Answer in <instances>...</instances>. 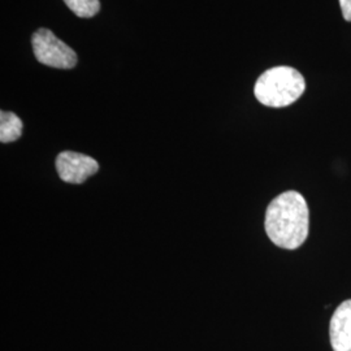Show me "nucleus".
Segmentation results:
<instances>
[{"mask_svg":"<svg viewBox=\"0 0 351 351\" xmlns=\"http://www.w3.org/2000/svg\"><path fill=\"white\" fill-rule=\"evenodd\" d=\"M265 232L281 249L295 250L308 237L310 211L306 199L298 191L280 194L269 203L265 213Z\"/></svg>","mask_w":351,"mask_h":351,"instance_id":"f257e3e1","label":"nucleus"},{"mask_svg":"<svg viewBox=\"0 0 351 351\" xmlns=\"http://www.w3.org/2000/svg\"><path fill=\"white\" fill-rule=\"evenodd\" d=\"M303 75L291 66H275L265 71L255 84L256 99L267 107L281 108L298 101L304 93Z\"/></svg>","mask_w":351,"mask_h":351,"instance_id":"f03ea898","label":"nucleus"},{"mask_svg":"<svg viewBox=\"0 0 351 351\" xmlns=\"http://www.w3.org/2000/svg\"><path fill=\"white\" fill-rule=\"evenodd\" d=\"M33 51L38 62L58 69H71L77 64V55L49 29H39L33 34Z\"/></svg>","mask_w":351,"mask_h":351,"instance_id":"7ed1b4c3","label":"nucleus"},{"mask_svg":"<svg viewBox=\"0 0 351 351\" xmlns=\"http://www.w3.org/2000/svg\"><path fill=\"white\" fill-rule=\"evenodd\" d=\"M56 171L64 182L82 184L99 171V164L88 155L63 151L56 158Z\"/></svg>","mask_w":351,"mask_h":351,"instance_id":"20e7f679","label":"nucleus"},{"mask_svg":"<svg viewBox=\"0 0 351 351\" xmlns=\"http://www.w3.org/2000/svg\"><path fill=\"white\" fill-rule=\"evenodd\" d=\"M330 343L335 351H351V300L336 308L329 326Z\"/></svg>","mask_w":351,"mask_h":351,"instance_id":"39448f33","label":"nucleus"},{"mask_svg":"<svg viewBox=\"0 0 351 351\" xmlns=\"http://www.w3.org/2000/svg\"><path fill=\"white\" fill-rule=\"evenodd\" d=\"M23 121L12 112H0V142L11 143L21 137Z\"/></svg>","mask_w":351,"mask_h":351,"instance_id":"423d86ee","label":"nucleus"},{"mask_svg":"<svg viewBox=\"0 0 351 351\" xmlns=\"http://www.w3.org/2000/svg\"><path fill=\"white\" fill-rule=\"evenodd\" d=\"M64 3L81 19H91L101 11L99 0H64Z\"/></svg>","mask_w":351,"mask_h":351,"instance_id":"0eeeda50","label":"nucleus"},{"mask_svg":"<svg viewBox=\"0 0 351 351\" xmlns=\"http://www.w3.org/2000/svg\"><path fill=\"white\" fill-rule=\"evenodd\" d=\"M339 5L342 10V16L346 21H351V0H339Z\"/></svg>","mask_w":351,"mask_h":351,"instance_id":"6e6552de","label":"nucleus"}]
</instances>
